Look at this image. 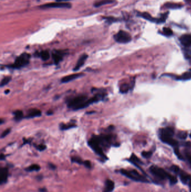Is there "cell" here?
<instances>
[{
  "label": "cell",
  "mask_w": 191,
  "mask_h": 192,
  "mask_svg": "<svg viewBox=\"0 0 191 192\" xmlns=\"http://www.w3.org/2000/svg\"><path fill=\"white\" fill-rule=\"evenodd\" d=\"M150 171L153 176L159 180H169L171 185H174L177 183V178L173 175H171L161 167L156 166H152L150 168Z\"/></svg>",
  "instance_id": "obj_1"
},
{
  "label": "cell",
  "mask_w": 191,
  "mask_h": 192,
  "mask_svg": "<svg viewBox=\"0 0 191 192\" xmlns=\"http://www.w3.org/2000/svg\"><path fill=\"white\" fill-rule=\"evenodd\" d=\"M88 97L86 95H78L70 98L67 100V105L69 108L73 110H78L86 108Z\"/></svg>",
  "instance_id": "obj_2"
},
{
  "label": "cell",
  "mask_w": 191,
  "mask_h": 192,
  "mask_svg": "<svg viewBox=\"0 0 191 192\" xmlns=\"http://www.w3.org/2000/svg\"><path fill=\"white\" fill-rule=\"evenodd\" d=\"M30 57L31 56L30 54L24 52L15 59L14 64L8 65L7 67L13 69H20L28 65Z\"/></svg>",
  "instance_id": "obj_3"
},
{
  "label": "cell",
  "mask_w": 191,
  "mask_h": 192,
  "mask_svg": "<svg viewBox=\"0 0 191 192\" xmlns=\"http://www.w3.org/2000/svg\"><path fill=\"white\" fill-rule=\"evenodd\" d=\"M120 172L126 177L129 178L134 181L137 182L142 183H149V180L145 178L144 176L142 175L137 171L135 170H127L122 169L120 170Z\"/></svg>",
  "instance_id": "obj_4"
},
{
  "label": "cell",
  "mask_w": 191,
  "mask_h": 192,
  "mask_svg": "<svg viewBox=\"0 0 191 192\" xmlns=\"http://www.w3.org/2000/svg\"><path fill=\"white\" fill-rule=\"evenodd\" d=\"M170 170L177 174L180 178L181 181L184 184L188 185L190 191L191 192V176L184 170L181 169L177 165H172Z\"/></svg>",
  "instance_id": "obj_5"
},
{
  "label": "cell",
  "mask_w": 191,
  "mask_h": 192,
  "mask_svg": "<svg viewBox=\"0 0 191 192\" xmlns=\"http://www.w3.org/2000/svg\"><path fill=\"white\" fill-rule=\"evenodd\" d=\"M88 144L89 147H91V148L99 156L102 157L103 159L107 160L108 158L106 157V155L104 154L103 150L102 149V147H101L99 141L98 140L97 136H94L92 138L88 141Z\"/></svg>",
  "instance_id": "obj_6"
},
{
  "label": "cell",
  "mask_w": 191,
  "mask_h": 192,
  "mask_svg": "<svg viewBox=\"0 0 191 192\" xmlns=\"http://www.w3.org/2000/svg\"><path fill=\"white\" fill-rule=\"evenodd\" d=\"M114 39L115 42L119 43H127L129 42L132 38L127 32L120 30L114 36Z\"/></svg>",
  "instance_id": "obj_7"
},
{
  "label": "cell",
  "mask_w": 191,
  "mask_h": 192,
  "mask_svg": "<svg viewBox=\"0 0 191 192\" xmlns=\"http://www.w3.org/2000/svg\"><path fill=\"white\" fill-rule=\"evenodd\" d=\"M71 5L70 3L67 2H52L50 4H46L45 5H43L40 6L39 8L42 9H46L50 8H70Z\"/></svg>",
  "instance_id": "obj_8"
},
{
  "label": "cell",
  "mask_w": 191,
  "mask_h": 192,
  "mask_svg": "<svg viewBox=\"0 0 191 192\" xmlns=\"http://www.w3.org/2000/svg\"><path fill=\"white\" fill-rule=\"evenodd\" d=\"M66 54L67 52L64 50H54L52 52V58L55 64H59Z\"/></svg>",
  "instance_id": "obj_9"
},
{
  "label": "cell",
  "mask_w": 191,
  "mask_h": 192,
  "mask_svg": "<svg viewBox=\"0 0 191 192\" xmlns=\"http://www.w3.org/2000/svg\"><path fill=\"white\" fill-rule=\"evenodd\" d=\"M84 74L83 73H78V74H71L67 76H66L64 78H62L61 82L62 83H69L70 82H71L72 80H74L76 79L80 78L83 76H84Z\"/></svg>",
  "instance_id": "obj_10"
},
{
  "label": "cell",
  "mask_w": 191,
  "mask_h": 192,
  "mask_svg": "<svg viewBox=\"0 0 191 192\" xmlns=\"http://www.w3.org/2000/svg\"><path fill=\"white\" fill-rule=\"evenodd\" d=\"M174 131L173 128L167 127L160 130V137H173Z\"/></svg>",
  "instance_id": "obj_11"
},
{
  "label": "cell",
  "mask_w": 191,
  "mask_h": 192,
  "mask_svg": "<svg viewBox=\"0 0 191 192\" xmlns=\"http://www.w3.org/2000/svg\"><path fill=\"white\" fill-rule=\"evenodd\" d=\"M88 58V55L86 54H83L82 55L78 60V62L76 64L75 66L73 68V70L74 71H78L83 66V65L85 64L86 60Z\"/></svg>",
  "instance_id": "obj_12"
},
{
  "label": "cell",
  "mask_w": 191,
  "mask_h": 192,
  "mask_svg": "<svg viewBox=\"0 0 191 192\" xmlns=\"http://www.w3.org/2000/svg\"><path fill=\"white\" fill-rule=\"evenodd\" d=\"M160 139L163 143L174 147V148L178 147V142L174 139L173 137H160Z\"/></svg>",
  "instance_id": "obj_13"
},
{
  "label": "cell",
  "mask_w": 191,
  "mask_h": 192,
  "mask_svg": "<svg viewBox=\"0 0 191 192\" xmlns=\"http://www.w3.org/2000/svg\"><path fill=\"white\" fill-rule=\"evenodd\" d=\"M42 115V112L41 111L36 109V108H33V109H30L27 113V115L25 116V118L27 119H32L34 117H39Z\"/></svg>",
  "instance_id": "obj_14"
},
{
  "label": "cell",
  "mask_w": 191,
  "mask_h": 192,
  "mask_svg": "<svg viewBox=\"0 0 191 192\" xmlns=\"http://www.w3.org/2000/svg\"><path fill=\"white\" fill-rule=\"evenodd\" d=\"M8 169L6 167H2L0 171V184L2 185L5 184L8 178Z\"/></svg>",
  "instance_id": "obj_15"
},
{
  "label": "cell",
  "mask_w": 191,
  "mask_h": 192,
  "mask_svg": "<svg viewBox=\"0 0 191 192\" xmlns=\"http://www.w3.org/2000/svg\"><path fill=\"white\" fill-rule=\"evenodd\" d=\"M181 44L185 47H190L191 46V35L185 34L179 38Z\"/></svg>",
  "instance_id": "obj_16"
},
{
  "label": "cell",
  "mask_w": 191,
  "mask_h": 192,
  "mask_svg": "<svg viewBox=\"0 0 191 192\" xmlns=\"http://www.w3.org/2000/svg\"><path fill=\"white\" fill-rule=\"evenodd\" d=\"M114 189V183L110 179H106L105 181L104 188L103 192H112Z\"/></svg>",
  "instance_id": "obj_17"
},
{
  "label": "cell",
  "mask_w": 191,
  "mask_h": 192,
  "mask_svg": "<svg viewBox=\"0 0 191 192\" xmlns=\"http://www.w3.org/2000/svg\"><path fill=\"white\" fill-rule=\"evenodd\" d=\"M139 16L142 17V18L148 20V21H151V22H154V23H156L159 24V19H155L154 18L153 16H151L150 15L147 13H141L140 14Z\"/></svg>",
  "instance_id": "obj_18"
},
{
  "label": "cell",
  "mask_w": 191,
  "mask_h": 192,
  "mask_svg": "<svg viewBox=\"0 0 191 192\" xmlns=\"http://www.w3.org/2000/svg\"><path fill=\"white\" fill-rule=\"evenodd\" d=\"M190 79H191V70L184 72L181 76L177 77V80L182 81H187Z\"/></svg>",
  "instance_id": "obj_19"
},
{
  "label": "cell",
  "mask_w": 191,
  "mask_h": 192,
  "mask_svg": "<svg viewBox=\"0 0 191 192\" xmlns=\"http://www.w3.org/2000/svg\"><path fill=\"white\" fill-rule=\"evenodd\" d=\"M129 161L132 164H133L134 165H135L136 167H137L139 168H140L139 167V164H141V162L140 160V159L137 157L136 156V155H134V154H132L131 155L130 158L129 159Z\"/></svg>",
  "instance_id": "obj_20"
},
{
  "label": "cell",
  "mask_w": 191,
  "mask_h": 192,
  "mask_svg": "<svg viewBox=\"0 0 191 192\" xmlns=\"http://www.w3.org/2000/svg\"><path fill=\"white\" fill-rule=\"evenodd\" d=\"M113 2V0H101V1H98L95 2L94 4V6H95V7H100L103 5L112 4Z\"/></svg>",
  "instance_id": "obj_21"
},
{
  "label": "cell",
  "mask_w": 191,
  "mask_h": 192,
  "mask_svg": "<svg viewBox=\"0 0 191 192\" xmlns=\"http://www.w3.org/2000/svg\"><path fill=\"white\" fill-rule=\"evenodd\" d=\"M77 125L74 124H64V123H61L59 125V129L61 130H69L72 128H75L76 127Z\"/></svg>",
  "instance_id": "obj_22"
},
{
  "label": "cell",
  "mask_w": 191,
  "mask_h": 192,
  "mask_svg": "<svg viewBox=\"0 0 191 192\" xmlns=\"http://www.w3.org/2000/svg\"><path fill=\"white\" fill-rule=\"evenodd\" d=\"M13 115H14V119L16 121H20L23 117V113L21 110L15 111L13 113Z\"/></svg>",
  "instance_id": "obj_23"
},
{
  "label": "cell",
  "mask_w": 191,
  "mask_h": 192,
  "mask_svg": "<svg viewBox=\"0 0 191 192\" xmlns=\"http://www.w3.org/2000/svg\"><path fill=\"white\" fill-rule=\"evenodd\" d=\"M39 56L43 61H47L50 58V53L48 51H42L39 53Z\"/></svg>",
  "instance_id": "obj_24"
},
{
  "label": "cell",
  "mask_w": 191,
  "mask_h": 192,
  "mask_svg": "<svg viewBox=\"0 0 191 192\" xmlns=\"http://www.w3.org/2000/svg\"><path fill=\"white\" fill-rule=\"evenodd\" d=\"M131 88H132L131 87L128 85V84H123L120 86V91L121 93L125 94V93H127L129 91V90L131 89Z\"/></svg>",
  "instance_id": "obj_25"
},
{
  "label": "cell",
  "mask_w": 191,
  "mask_h": 192,
  "mask_svg": "<svg viewBox=\"0 0 191 192\" xmlns=\"http://www.w3.org/2000/svg\"><path fill=\"white\" fill-rule=\"evenodd\" d=\"M40 169H41V167L39 165H36V164H34V165H30V166H29L28 167H27L25 170L29 172H31V171H38Z\"/></svg>",
  "instance_id": "obj_26"
},
{
  "label": "cell",
  "mask_w": 191,
  "mask_h": 192,
  "mask_svg": "<svg viewBox=\"0 0 191 192\" xmlns=\"http://www.w3.org/2000/svg\"><path fill=\"white\" fill-rule=\"evenodd\" d=\"M165 6L167 8H169L170 9H178L182 7L181 5L179 4H171V3H168L165 5Z\"/></svg>",
  "instance_id": "obj_27"
},
{
  "label": "cell",
  "mask_w": 191,
  "mask_h": 192,
  "mask_svg": "<svg viewBox=\"0 0 191 192\" xmlns=\"http://www.w3.org/2000/svg\"><path fill=\"white\" fill-rule=\"evenodd\" d=\"M11 80V77H6L3 78L1 82V87H3V86L7 85Z\"/></svg>",
  "instance_id": "obj_28"
},
{
  "label": "cell",
  "mask_w": 191,
  "mask_h": 192,
  "mask_svg": "<svg viewBox=\"0 0 191 192\" xmlns=\"http://www.w3.org/2000/svg\"><path fill=\"white\" fill-rule=\"evenodd\" d=\"M163 34L167 37H170L173 35L172 30L169 28H164L163 29Z\"/></svg>",
  "instance_id": "obj_29"
},
{
  "label": "cell",
  "mask_w": 191,
  "mask_h": 192,
  "mask_svg": "<svg viewBox=\"0 0 191 192\" xmlns=\"http://www.w3.org/2000/svg\"><path fill=\"white\" fill-rule=\"evenodd\" d=\"M71 161L72 162H75V163H77V164H79V165H82V164H84V162L81 158L78 157H73L71 158Z\"/></svg>",
  "instance_id": "obj_30"
},
{
  "label": "cell",
  "mask_w": 191,
  "mask_h": 192,
  "mask_svg": "<svg viewBox=\"0 0 191 192\" xmlns=\"http://www.w3.org/2000/svg\"><path fill=\"white\" fill-rule=\"evenodd\" d=\"M152 155H153V152L151 151H148V152L143 151L141 153L142 156L145 158H150L152 156Z\"/></svg>",
  "instance_id": "obj_31"
},
{
  "label": "cell",
  "mask_w": 191,
  "mask_h": 192,
  "mask_svg": "<svg viewBox=\"0 0 191 192\" xmlns=\"http://www.w3.org/2000/svg\"><path fill=\"white\" fill-rule=\"evenodd\" d=\"M104 19L106 20V22L109 24H112V23H114V22L118 21V19L114 18V17H106Z\"/></svg>",
  "instance_id": "obj_32"
},
{
  "label": "cell",
  "mask_w": 191,
  "mask_h": 192,
  "mask_svg": "<svg viewBox=\"0 0 191 192\" xmlns=\"http://www.w3.org/2000/svg\"><path fill=\"white\" fill-rule=\"evenodd\" d=\"M178 136L181 139H185L187 136V133L185 132H180Z\"/></svg>",
  "instance_id": "obj_33"
},
{
  "label": "cell",
  "mask_w": 191,
  "mask_h": 192,
  "mask_svg": "<svg viewBox=\"0 0 191 192\" xmlns=\"http://www.w3.org/2000/svg\"><path fill=\"white\" fill-rule=\"evenodd\" d=\"M174 153L176 155L177 157L180 159V160H183V158L182 156L181 155L180 152H179V148L178 147H176V148H174Z\"/></svg>",
  "instance_id": "obj_34"
},
{
  "label": "cell",
  "mask_w": 191,
  "mask_h": 192,
  "mask_svg": "<svg viewBox=\"0 0 191 192\" xmlns=\"http://www.w3.org/2000/svg\"><path fill=\"white\" fill-rule=\"evenodd\" d=\"M11 132V129L8 128V129H7L6 130H5V131H3V132L1 134V138H3L4 137H5L6 136H7Z\"/></svg>",
  "instance_id": "obj_35"
},
{
  "label": "cell",
  "mask_w": 191,
  "mask_h": 192,
  "mask_svg": "<svg viewBox=\"0 0 191 192\" xmlns=\"http://www.w3.org/2000/svg\"><path fill=\"white\" fill-rule=\"evenodd\" d=\"M36 148L39 151H43L46 149L47 147L45 145H44V144H39L38 146H36Z\"/></svg>",
  "instance_id": "obj_36"
},
{
  "label": "cell",
  "mask_w": 191,
  "mask_h": 192,
  "mask_svg": "<svg viewBox=\"0 0 191 192\" xmlns=\"http://www.w3.org/2000/svg\"><path fill=\"white\" fill-rule=\"evenodd\" d=\"M83 165H84L85 167L88 169H90L92 167V164L90 161H85L84 162Z\"/></svg>",
  "instance_id": "obj_37"
},
{
  "label": "cell",
  "mask_w": 191,
  "mask_h": 192,
  "mask_svg": "<svg viewBox=\"0 0 191 192\" xmlns=\"http://www.w3.org/2000/svg\"><path fill=\"white\" fill-rule=\"evenodd\" d=\"M185 157H186V159L188 161V163L190 165L191 167V155L189 153H186L185 154Z\"/></svg>",
  "instance_id": "obj_38"
},
{
  "label": "cell",
  "mask_w": 191,
  "mask_h": 192,
  "mask_svg": "<svg viewBox=\"0 0 191 192\" xmlns=\"http://www.w3.org/2000/svg\"><path fill=\"white\" fill-rule=\"evenodd\" d=\"M49 166H50V167L51 169H55L56 168V166H55V165H54L53 164H49Z\"/></svg>",
  "instance_id": "obj_39"
},
{
  "label": "cell",
  "mask_w": 191,
  "mask_h": 192,
  "mask_svg": "<svg viewBox=\"0 0 191 192\" xmlns=\"http://www.w3.org/2000/svg\"><path fill=\"white\" fill-rule=\"evenodd\" d=\"M5 155H3V154H1V160H5Z\"/></svg>",
  "instance_id": "obj_40"
},
{
  "label": "cell",
  "mask_w": 191,
  "mask_h": 192,
  "mask_svg": "<svg viewBox=\"0 0 191 192\" xmlns=\"http://www.w3.org/2000/svg\"><path fill=\"white\" fill-rule=\"evenodd\" d=\"M53 113L52 111H48V112L47 113V115H52Z\"/></svg>",
  "instance_id": "obj_41"
},
{
  "label": "cell",
  "mask_w": 191,
  "mask_h": 192,
  "mask_svg": "<svg viewBox=\"0 0 191 192\" xmlns=\"http://www.w3.org/2000/svg\"><path fill=\"white\" fill-rule=\"evenodd\" d=\"M70 1V0H56L57 2H64V1Z\"/></svg>",
  "instance_id": "obj_42"
},
{
  "label": "cell",
  "mask_w": 191,
  "mask_h": 192,
  "mask_svg": "<svg viewBox=\"0 0 191 192\" xmlns=\"http://www.w3.org/2000/svg\"><path fill=\"white\" fill-rule=\"evenodd\" d=\"M10 93V90H6L5 91V94H8V93Z\"/></svg>",
  "instance_id": "obj_43"
},
{
  "label": "cell",
  "mask_w": 191,
  "mask_h": 192,
  "mask_svg": "<svg viewBox=\"0 0 191 192\" xmlns=\"http://www.w3.org/2000/svg\"><path fill=\"white\" fill-rule=\"evenodd\" d=\"M3 119H1V121H0V123H1V124H3Z\"/></svg>",
  "instance_id": "obj_44"
},
{
  "label": "cell",
  "mask_w": 191,
  "mask_h": 192,
  "mask_svg": "<svg viewBox=\"0 0 191 192\" xmlns=\"http://www.w3.org/2000/svg\"><path fill=\"white\" fill-rule=\"evenodd\" d=\"M190 137H191V134H190Z\"/></svg>",
  "instance_id": "obj_45"
}]
</instances>
